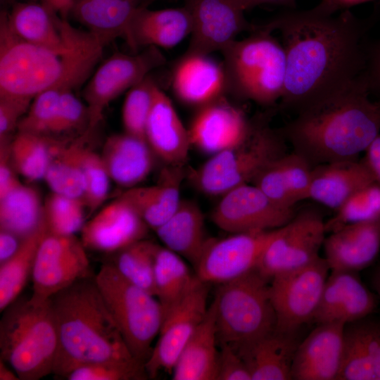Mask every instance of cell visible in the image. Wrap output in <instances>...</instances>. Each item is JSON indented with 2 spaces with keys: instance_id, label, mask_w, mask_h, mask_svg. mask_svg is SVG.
I'll return each instance as SVG.
<instances>
[{
  "instance_id": "obj_37",
  "label": "cell",
  "mask_w": 380,
  "mask_h": 380,
  "mask_svg": "<svg viewBox=\"0 0 380 380\" xmlns=\"http://www.w3.org/2000/svg\"><path fill=\"white\" fill-rule=\"evenodd\" d=\"M43 205L39 191L21 184L0 198V229L24 239L43 223Z\"/></svg>"
},
{
  "instance_id": "obj_60",
  "label": "cell",
  "mask_w": 380,
  "mask_h": 380,
  "mask_svg": "<svg viewBox=\"0 0 380 380\" xmlns=\"http://www.w3.org/2000/svg\"><path fill=\"white\" fill-rule=\"evenodd\" d=\"M30 1H36V0H30Z\"/></svg>"
},
{
  "instance_id": "obj_58",
  "label": "cell",
  "mask_w": 380,
  "mask_h": 380,
  "mask_svg": "<svg viewBox=\"0 0 380 380\" xmlns=\"http://www.w3.org/2000/svg\"><path fill=\"white\" fill-rule=\"evenodd\" d=\"M8 365L0 359V379L1 380H19L17 374L10 369Z\"/></svg>"
},
{
  "instance_id": "obj_9",
  "label": "cell",
  "mask_w": 380,
  "mask_h": 380,
  "mask_svg": "<svg viewBox=\"0 0 380 380\" xmlns=\"http://www.w3.org/2000/svg\"><path fill=\"white\" fill-rule=\"evenodd\" d=\"M68 51L61 54L25 41L13 31L8 23L7 13L2 12L0 94L32 101L37 94L61 80L66 70Z\"/></svg>"
},
{
  "instance_id": "obj_23",
  "label": "cell",
  "mask_w": 380,
  "mask_h": 380,
  "mask_svg": "<svg viewBox=\"0 0 380 380\" xmlns=\"http://www.w3.org/2000/svg\"><path fill=\"white\" fill-rule=\"evenodd\" d=\"M144 136L155 156L167 165H184L191 146L189 130L170 98L158 86L146 120Z\"/></svg>"
},
{
  "instance_id": "obj_42",
  "label": "cell",
  "mask_w": 380,
  "mask_h": 380,
  "mask_svg": "<svg viewBox=\"0 0 380 380\" xmlns=\"http://www.w3.org/2000/svg\"><path fill=\"white\" fill-rule=\"evenodd\" d=\"M87 206L83 199L55 192L44 201V220L48 232L57 235H75L85 222Z\"/></svg>"
},
{
  "instance_id": "obj_15",
  "label": "cell",
  "mask_w": 380,
  "mask_h": 380,
  "mask_svg": "<svg viewBox=\"0 0 380 380\" xmlns=\"http://www.w3.org/2000/svg\"><path fill=\"white\" fill-rule=\"evenodd\" d=\"M277 229L232 234L208 239L194 267L196 275L207 284H222L256 269L260 255Z\"/></svg>"
},
{
  "instance_id": "obj_34",
  "label": "cell",
  "mask_w": 380,
  "mask_h": 380,
  "mask_svg": "<svg viewBox=\"0 0 380 380\" xmlns=\"http://www.w3.org/2000/svg\"><path fill=\"white\" fill-rule=\"evenodd\" d=\"M49 4L42 1L18 3L7 13V20L13 31L26 42L61 54L69 49L63 27V18Z\"/></svg>"
},
{
  "instance_id": "obj_55",
  "label": "cell",
  "mask_w": 380,
  "mask_h": 380,
  "mask_svg": "<svg viewBox=\"0 0 380 380\" xmlns=\"http://www.w3.org/2000/svg\"><path fill=\"white\" fill-rule=\"evenodd\" d=\"M371 0H321L312 9L322 15H332L336 12Z\"/></svg>"
},
{
  "instance_id": "obj_59",
  "label": "cell",
  "mask_w": 380,
  "mask_h": 380,
  "mask_svg": "<svg viewBox=\"0 0 380 380\" xmlns=\"http://www.w3.org/2000/svg\"><path fill=\"white\" fill-rule=\"evenodd\" d=\"M372 285L380 298V266L377 268L373 275Z\"/></svg>"
},
{
  "instance_id": "obj_39",
  "label": "cell",
  "mask_w": 380,
  "mask_h": 380,
  "mask_svg": "<svg viewBox=\"0 0 380 380\" xmlns=\"http://www.w3.org/2000/svg\"><path fill=\"white\" fill-rule=\"evenodd\" d=\"M65 141L18 132L10 143L11 160L15 171L30 182L44 179L53 155Z\"/></svg>"
},
{
  "instance_id": "obj_16",
  "label": "cell",
  "mask_w": 380,
  "mask_h": 380,
  "mask_svg": "<svg viewBox=\"0 0 380 380\" xmlns=\"http://www.w3.org/2000/svg\"><path fill=\"white\" fill-rule=\"evenodd\" d=\"M295 213L294 208L281 206L255 184H246L222 196L211 220L222 230L235 234L278 229Z\"/></svg>"
},
{
  "instance_id": "obj_46",
  "label": "cell",
  "mask_w": 380,
  "mask_h": 380,
  "mask_svg": "<svg viewBox=\"0 0 380 380\" xmlns=\"http://www.w3.org/2000/svg\"><path fill=\"white\" fill-rule=\"evenodd\" d=\"M65 379L68 380H144L149 379L144 365L138 361L95 362L76 367Z\"/></svg>"
},
{
  "instance_id": "obj_17",
  "label": "cell",
  "mask_w": 380,
  "mask_h": 380,
  "mask_svg": "<svg viewBox=\"0 0 380 380\" xmlns=\"http://www.w3.org/2000/svg\"><path fill=\"white\" fill-rule=\"evenodd\" d=\"M192 20V31L185 53L205 55L222 51L244 31L258 25L248 23L241 0H186Z\"/></svg>"
},
{
  "instance_id": "obj_33",
  "label": "cell",
  "mask_w": 380,
  "mask_h": 380,
  "mask_svg": "<svg viewBox=\"0 0 380 380\" xmlns=\"http://www.w3.org/2000/svg\"><path fill=\"white\" fill-rule=\"evenodd\" d=\"M146 1L74 0L70 13L104 46L125 38L131 20Z\"/></svg>"
},
{
  "instance_id": "obj_6",
  "label": "cell",
  "mask_w": 380,
  "mask_h": 380,
  "mask_svg": "<svg viewBox=\"0 0 380 380\" xmlns=\"http://www.w3.org/2000/svg\"><path fill=\"white\" fill-rule=\"evenodd\" d=\"M286 142L279 129L270 127L268 116H260L253 122L243 141L212 155L190 172V180L205 194L222 196L237 186L252 184L265 167L287 153Z\"/></svg>"
},
{
  "instance_id": "obj_52",
  "label": "cell",
  "mask_w": 380,
  "mask_h": 380,
  "mask_svg": "<svg viewBox=\"0 0 380 380\" xmlns=\"http://www.w3.org/2000/svg\"><path fill=\"white\" fill-rule=\"evenodd\" d=\"M362 77L370 93L380 94V41L367 46L366 66Z\"/></svg>"
},
{
  "instance_id": "obj_14",
  "label": "cell",
  "mask_w": 380,
  "mask_h": 380,
  "mask_svg": "<svg viewBox=\"0 0 380 380\" xmlns=\"http://www.w3.org/2000/svg\"><path fill=\"white\" fill-rule=\"evenodd\" d=\"M86 248L75 235L47 232L41 241L32 274V296L48 300L76 281L91 276Z\"/></svg>"
},
{
  "instance_id": "obj_18",
  "label": "cell",
  "mask_w": 380,
  "mask_h": 380,
  "mask_svg": "<svg viewBox=\"0 0 380 380\" xmlns=\"http://www.w3.org/2000/svg\"><path fill=\"white\" fill-rule=\"evenodd\" d=\"M148 229L132 206L118 196L84 223L81 241L86 249L110 255L145 239Z\"/></svg>"
},
{
  "instance_id": "obj_50",
  "label": "cell",
  "mask_w": 380,
  "mask_h": 380,
  "mask_svg": "<svg viewBox=\"0 0 380 380\" xmlns=\"http://www.w3.org/2000/svg\"><path fill=\"white\" fill-rule=\"evenodd\" d=\"M216 380H251L250 372L239 353L231 346L220 343Z\"/></svg>"
},
{
  "instance_id": "obj_40",
  "label": "cell",
  "mask_w": 380,
  "mask_h": 380,
  "mask_svg": "<svg viewBox=\"0 0 380 380\" xmlns=\"http://www.w3.org/2000/svg\"><path fill=\"white\" fill-rule=\"evenodd\" d=\"M48 232L44 222L31 235L23 239L15 255L0 264V311L2 312L20 296L32 277L37 253Z\"/></svg>"
},
{
  "instance_id": "obj_22",
  "label": "cell",
  "mask_w": 380,
  "mask_h": 380,
  "mask_svg": "<svg viewBox=\"0 0 380 380\" xmlns=\"http://www.w3.org/2000/svg\"><path fill=\"white\" fill-rule=\"evenodd\" d=\"M324 259L331 272H357L369 266L380 250V217L346 224L325 237Z\"/></svg>"
},
{
  "instance_id": "obj_11",
  "label": "cell",
  "mask_w": 380,
  "mask_h": 380,
  "mask_svg": "<svg viewBox=\"0 0 380 380\" xmlns=\"http://www.w3.org/2000/svg\"><path fill=\"white\" fill-rule=\"evenodd\" d=\"M329 267L324 258L300 269L275 276L270 293L276 315V329L297 333L312 321L317 310Z\"/></svg>"
},
{
  "instance_id": "obj_53",
  "label": "cell",
  "mask_w": 380,
  "mask_h": 380,
  "mask_svg": "<svg viewBox=\"0 0 380 380\" xmlns=\"http://www.w3.org/2000/svg\"><path fill=\"white\" fill-rule=\"evenodd\" d=\"M362 160L371 173L374 182L380 185V134L367 147Z\"/></svg>"
},
{
  "instance_id": "obj_48",
  "label": "cell",
  "mask_w": 380,
  "mask_h": 380,
  "mask_svg": "<svg viewBox=\"0 0 380 380\" xmlns=\"http://www.w3.org/2000/svg\"><path fill=\"white\" fill-rule=\"evenodd\" d=\"M89 110L73 93L72 90L62 92L56 117L52 126L51 137L79 131H86L89 127Z\"/></svg>"
},
{
  "instance_id": "obj_12",
  "label": "cell",
  "mask_w": 380,
  "mask_h": 380,
  "mask_svg": "<svg viewBox=\"0 0 380 380\" xmlns=\"http://www.w3.org/2000/svg\"><path fill=\"white\" fill-rule=\"evenodd\" d=\"M165 63L158 47L148 46L132 55L115 53L94 72L84 90L89 110V127L95 129L105 108L122 93L139 83Z\"/></svg>"
},
{
  "instance_id": "obj_2",
  "label": "cell",
  "mask_w": 380,
  "mask_h": 380,
  "mask_svg": "<svg viewBox=\"0 0 380 380\" xmlns=\"http://www.w3.org/2000/svg\"><path fill=\"white\" fill-rule=\"evenodd\" d=\"M362 76L296 113L279 130L313 167L343 160H358L380 134V101L369 99Z\"/></svg>"
},
{
  "instance_id": "obj_4",
  "label": "cell",
  "mask_w": 380,
  "mask_h": 380,
  "mask_svg": "<svg viewBox=\"0 0 380 380\" xmlns=\"http://www.w3.org/2000/svg\"><path fill=\"white\" fill-rule=\"evenodd\" d=\"M58 336L49 299L18 298L3 311L0 359L20 380H38L52 373Z\"/></svg>"
},
{
  "instance_id": "obj_5",
  "label": "cell",
  "mask_w": 380,
  "mask_h": 380,
  "mask_svg": "<svg viewBox=\"0 0 380 380\" xmlns=\"http://www.w3.org/2000/svg\"><path fill=\"white\" fill-rule=\"evenodd\" d=\"M227 89L239 98L272 106L284 88L286 59L283 46L271 32L258 25L251 35L224 49Z\"/></svg>"
},
{
  "instance_id": "obj_47",
  "label": "cell",
  "mask_w": 380,
  "mask_h": 380,
  "mask_svg": "<svg viewBox=\"0 0 380 380\" xmlns=\"http://www.w3.org/2000/svg\"><path fill=\"white\" fill-rule=\"evenodd\" d=\"M82 160L85 179L83 200L89 213L92 214L107 198L111 179L100 154L86 147Z\"/></svg>"
},
{
  "instance_id": "obj_1",
  "label": "cell",
  "mask_w": 380,
  "mask_h": 380,
  "mask_svg": "<svg viewBox=\"0 0 380 380\" xmlns=\"http://www.w3.org/2000/svg\"><path fill=\"white\" fill-rule=\"evenodd\" d=\"M261 26L279 30L282 37L286 59L279 101L283 110L296 114L349 86L365 71L367 24L348 9L338 15L292 10Z\"/></svg>"
},
{
  "instance_id": "obj_45",
  "label": "cell",
  "mask_w": 380,
  "mask_h": 380,
  "mask_svg": "<svg viewBox=\"0 0 380 380\" xmlns=\"http://www.w3.org/2000/svg\"><path fill=\"white\" fill-rule=\"evenodd\" d=\"M63 91L53 86L37 94L20 120L17 131L51 137L58 104Z\"/></svg>"
},
{
  "instance_id": "obj_38",
  "label": "cell",
  "mask_w": 380,
  "mask_h": 380,
  "mask_svg": "<svg viewBox=\"0 0 380 380\" xmlns=\"http://www.w3.org/2000/svg\"><path fill=\"white\" fill-rule=\"evenodd\" d=\"M197 276L190 272L183 258L157 244L154 256L155 296L164 314L191 288Z\"/></svg>"
},
{
  "instance_id": "obj_21",
  "label": "cell",
  "mask_w": 380,
  "mask_h": 380,
  "mask_svg": "<svg viewBox=\"0 0 380 380\" xmlns=\"http://www.w3.org/2000/svg\"><path fill=\"white\" fill-rule=\"evenodd\" d=\"M376 305V296L357 272L334 271L327 277L312 321L346 325L367 317Z\"/></svg>"
},
{
  "instance_id": "obj_30",
  "label": "cell",
  "mask_w": 380,
  "mask_h": 380,
  "mask_svg": "<svg viewBox=\"0 0 380 380\" xmlns=\"http://www.w3.org/2000/svg\"><path fill=\"white\" fill-rule=\"evenodd\" d=\"M312 167L295 152L286 153L265 167L252 184L276 203L294 208L308 198Z\"/></svg>"
},
{
  "instance_id": "obj_44",
  "label": "cell",
  "mask_w": 380,
  "mask_h": 380,
  "mask_svg": "<svg viewBox=\"0 0 380 380\" xmlns=\"http://www.w3.org/2000/svg\"><path fill=\"white\" fill-rule=\"evenodd\" d=\"M157 87L148 75L127 91L122 108L125 132L145 139V126Z\"/></svg>"
},
{
  "instance_id": "obj_10",
  "label": "cell",
  "mask_w": 380,
  "mask_h": 380,
  "mask_svg": "<svg viewBox=\"0 0 380 380\" xmlns=\"http://www.w3.org/2000/svg\"><path fill=\"white\" fill-rule=\"evenodd\" d=\"M326 232L319 209L312 206L300 209L288 223L277 229L260 255L257 271L270 281L312 263L320 257Z\"/></svg>"
},
{
  "instance_id": "obj_43",
  "label": "cell",
  "mask_w": 380,
  "mask_h": 380,
  "mask_svg": "<svg viewBox=\"0 0 380 380\" xmlns=\"http://www.w3.org/2000/svg\"><path fill=\"white\" fill-rule=\"evenodd\" d=\"M325 222L326 231L334 232L350 223L380 217V185L371 183L352 194Z\"/></svg>"
},
{
  "instance_id": "obj_24",
  "label": "cell",
  "mask_w": 380,
  "mask_h": 380,
  "mask_svg": "<svg viewBox=\"0 0 380 380\" xmlns=\"http://www.w3.org/2000/svg\"><path fill=\"white\" fill-rule=\"evenodd\" d=\"M192 20L188 8H139L129 23L125 41L134 52L139 47L172 48L191 34Z\"/></svg>"
},
{
  "instance_id": "obj_8",
  "label": "cell",
  "mask_w": 380,
  "mask_h": 380,
  "mask_svg": "<svg viewBox=\"0 0 380 380\" xmlns=\"http://www.w3.org/2000/svg\"><path fill=\"white\" fill-rule=\"evenodd\" d=\"M95 280L130 352L145 365L163 323L161 304L155 296L128 281L108 262L101 266Z\"/></svg>"
},
{
  "instance_id": "obj_32",
  "label": "cell",
  "mask_w": 380,
  "mask_h": 380,
  "mask_svg": "<svg viewBox=\"0 0 380 380\" xmlns=\"http://www.w3.org/2000/svg\"><path fill=\"white\" fill-rule=\"evenodd\" d=\"M214 302L182 350L172 371L173 380H216L219 349Z\"/></svg>"
},
{
  "instance_id": "obj_25",
  "label": "cell",
  "mask_w": 380,
  "mask_h": 380,
  "mask_svg": "<svg viewBox=\"0 0 380 380\" xmlns=\"http://www.w3.org/2000/svg\"><path fill=\"white\" fill-rule=\"evenodd\" d=\"M172 82L181 101L199 107L222 98L227 89L223 65L205 55L185 53L174 70Z\"/></svg>"
},
{
  "instance_id": "obj_20",
  "label": "cell",
  "mask_w": 380,
  "mask_h": 380,
  "mask_svg": "<svg viewBox=\"0 0 380 380\" xmlns=\"http://www.w3.org/2000/svg\"><path fill=\"white\" fill-rule=\"evenodd\" d=\"M222 99L200 107L188 129L191 146L211 155L243 141L253 126L240 109Z\"/></svg>"
},
{
  "instance_id": "obj_54",
  "label": "cell",
  "mask_w": 380,
  "mask_h": 380,
  "mask_svg": "<svg viewBox=\"0 0 380 380\" xmlns=\"http://www.w3.org/2000/svg\"><path fill=\"white\" fill-rule=\"evenodd\" d=\"M23 239L13 233L0 229V264L15 255Z\"/></svg>"
},
{
  "instance_id": "obj_29",
  "label": "cell",
  "mask_w": 380,
  "mask_h": 380,
  "mask_svg": "<svg viewBox=\"0 0 380 380\" xmlns=\"http://www.w3.org/2000/svg\"><path fill=\"white\" fill-rule=\"evenodd\" d=\"M299 343L297 333L274 329L236 352L251 380H289L292 379V363Z\"/></svg>"
},
{
  "instance_id": "obj_56",
  "label": "cell",
  "mask_w": 380,
  "mask_h": 380,
  "mask_svg": "<svg viewBox=\"0 0 380 380\" xmlns=\"http://www.w3.org/2000/svg\"><path fill=\"white\" fill-rule=\"evenodd\" d=\"M241 2L246 11L263 4L283 6L292 9L296 6V0H241Z\"/></svg>"
},
{
  "instance_id": "obj_49",
  "label": "cell",
  "mask_w": 380,
  "mask_h": 380,
  "mask_svg": "<svg viewBox=\"0 0 380 380\" xmlns=\"http://www.w3.org/2000/svg\"><path fill=\"white\" fill-rule=\"evenodd\" d=\"M32 100L0 94V144L11 142Z\"/></svg>"
},
{
  "instance_id": "obj_28",
  "label": "cell",
  "mask_w": 380,
  "mask_h": 380,
  "mask_svg": "<svg viewBox=\"0 0 380 380\" xmlns=\"http://www.w3.org/2000/svg\"><path fill=\"white\" fill-rule=\"evenodd\" d=\"M337 380H380V322L365 317L345 325Z\"/></svg>"
},
{
  "instance_id": "obj_7",
  "label": "cell",
  "mask_w": 380,
  "mask_h": 380,
  "mask_svg": "<svg viewBox=\"0 0 380 380\" xmlns=\"http://www.w3.org/2000/svg\"><path fill=\"white\" fill-rule=\"evenodd\" d=\"M213 302L218 344L237 351L276 329L270 281L256 269L219 284Z\"/></svg>"
},
{
  "instance_id": "obj_36",
  "label": "cell",
  "mask_w": 380,
  "mask_h": 380,
  "mask_svg": "<svg viewBox=\"0 0 380 380\" xmlns=\"http://www.w3.org/2000/svg\"><path fill=\"white\" fill-rule=\"evenodd\" d=\"M89 133L87 129L75 141L68 144L66 141L53 155L44 178L52 192L84 198L85 179L82 159L86 148L84 141Z\"/></svg>"
},
{
  "instance_id": "obj_41",
  "label": "cell",
  "mask_w": 380,
  "mask_h": 380,
  "mask_svg": "<svg viewBox=\"0 0 380 380\" xmlns=\"http://www.w3.org/2000/svg\"><path fill=\"white\" fill-rule=\"evenodd\" d=\"M156 246L155 243L144 239L110 254L112 258L107 262L128 281L155 296L153 271Z\"/></svg>"
},
{
  "instance_id": "obj_26",
  "label": "cell",
  "mask_w": 380,
  "mask_h": 380,
  "mask_svg": "<svg viewBox=\"0 0 380 380\" xmlns=\"http://www.w3.org/2000/svg\"><path fill=\"white\" fill-rule=\"evenodd\" d=\"M373 182L362 160L320 164L312 169L308 198L336 210L352 194Z\"/></svg>"
},
{
  "instance_id": "obj_51",
  "label": "cell",
  "mask_w": 380,
  "mask_h": 380,
  "mask_svg": "<svg viewBox=\"0 0 380 380\" xmlns=\"http://www.w3.org/2000/svg\"><path fill=\"white\" fill-rule=\"evenodd\" d=\"M10 143L0 144V198L22 184L11 160Z\"/></svg>"
},
{
  "instance_id": "obj_13",
  "label": "cell",
  "mask_w": 380,
  "mask_h": 380,
  "mask_svg": "<svg viewBox=\"0 0 380 380\" xmlns=\"http://www.w3.org/2000/svg\"><path fill=\"white\" fill-rule=\"evenodd\" d=\"M208 284L198 278L163 316L158 338L144 366L148 378L160 371L172 373L187 341L204 319L208 307Z\"/></svg>"
},
{
  "instance_id": "obj_31",
  "label": "cell",
  "mask_w": 380,
  "mask_h": 380,
  "mask_svg": "<svg viewBox=\"0 0 380 380\" xmlns=\"http://www.w3.org/2000/svg\"><path fill=\"white\" fill-rule=\"evenodd\" d=\"M182 167L167 165L162 172L158 184L127 189L119 196L128 202L154 231L172 216L182 200Z\"/></svg>"
},
{
  "instance_id": "obj_57",
  "label": "cell",
  "mask_w": 380,
  "mask_h": 380,
  "mask_svg": "<svg viewBox=\"0 0 380 380\" xmlns=\"http://www.w3.org/2000/svg\"><path fill=\"white\" fill-rule=\"evenodd\" d=\"M42 1L49 4L61 15L62 18L65 19L70 13L74 0H42Z\"/></svg>"
},
{
  "instance_id": "obj_27",
  "label": "cell",
  "mask_w": 380,
  "mask_h": 380,
  "mask_svg": "<svg viewBox=\"0 0 380 380\" xmlns=\"http://www.w3.org/2000/svg\"><path fill=\"white\" fill-rule=\"evenodd\" d=\"M100 155L110 179L127 189L149 175L156 156L146 139L125 132L109 137Z\"/></svg>"
},
{
  "instance_id": "obj_3",
  "label": "cell",
  "mask_w": 380,
  "mask_h": 380,
  "mask_svg": "<svg viewBox=\"0 0 380 380\" xmlns=\"http://www.w3.org/2000/svg\"><path fill=\"white\" fill-rule=\"evenodd\" d=\"M49 299L58 336L52 373L65 378L86 363L138 361L110 312L95 276L80 279Z\"/></svg>"
},
{
  "instance_id": "obj_19",
  "label": "cell",
  "mask_w": 380,
  "mask_h": 380,
  "mask_svg": "<svg viewBox=\"0 0 380 380\" xmlns=\"http://www.w3.org/2000/svg\"><path fill=\"white\" fill-rule=\"evenodd\" d=\"M341 323H322L300 342L291 367L292 379L337 380L344 353Z\"/></svg>"
},
{
  "instance_id": "obj_35",
  "label": "cell",
  "mask_w": 380,
  "mask_h": 380,
  "mask_svg": "<svg viewBox=\"0 0 380 380\" xmlns=\"http://www.w3.org/2000/svg\"><path fill=\"white\" fill-rule=\"evenodd\" d=\"M155 232L164 246L196 266L208 239L203 213L196 202L182 199L172 216Z\"/></svg>"
}]
</instances>
